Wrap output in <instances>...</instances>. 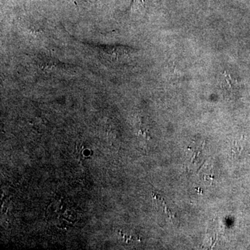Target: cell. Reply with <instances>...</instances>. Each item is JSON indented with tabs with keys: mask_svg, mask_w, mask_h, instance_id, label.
<instances>
[{
	"mask_svg": "<svg viewBox=\"0 0 250 250\" xmlns=\"http://www.w3.org/2000/svg\"><path fill=\"white\" fill-rule=\"evenodd\" d=\"M149 0H133L132 7L138 9V8H142V6L147 4Z\"/></svg>",
	"mask_w": 250,
	"mask_h": 250,
	"instance_id": "6da1fadb",
	"label": "cell"
}]
</instances>
